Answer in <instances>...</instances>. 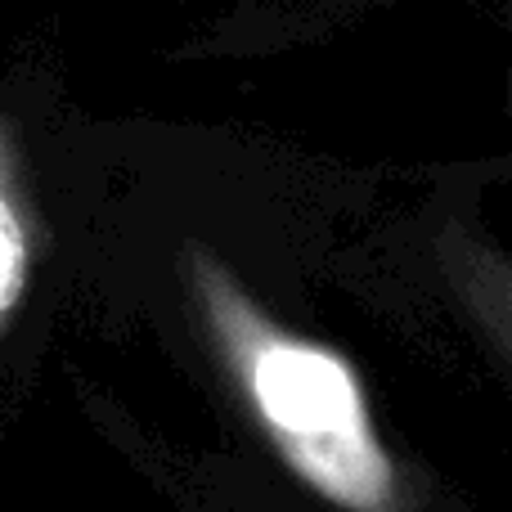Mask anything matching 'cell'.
Returning a JSON list of instances; mask_svg holds the SVG:
<instances>
[{
	"label": "cell",
	"mask_w": 512,
	"mask_h": 512,
	"mask_svg": "<svg viewBox=\"0 0 512 512\" xmlns=\"http://www.w3.org/2000/svg\"><path fill=\"white\" fill-rule=\"evenodd\" d=\"M23 274H27V243H23V230H18V216L0 198V315L18 301Z\"/></svg>",
	"instance_id": "cell-2"
},
{
	"label": "cell",
	"mask_w": 512,
	"mask_h": 512,
	"mask_svg": "<svg viewBox=\"0 0 512 512\" xmlns=\"http://www.w3.org/2000/svg\"><path fill=\"white\" fill-rule=\"evenodd\" d=\"M212 333L297 477L355 512H396V477L373 441L355 373L324 346L283 337L216 274H203Z\"/></svg>",
	"instance_id": "cell-1"
}]
</instances>
